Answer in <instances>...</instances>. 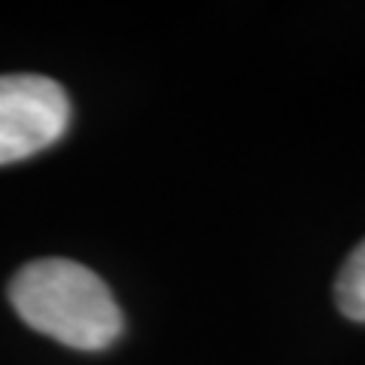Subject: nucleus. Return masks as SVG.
<instances>
[{"label":"nucleus","mask_w":365,"mask_h":365,"mask_svg":"<svg viewBox=\"0 0 365 365\" xmlns=\"http://www.w3.org/2000/svg\"><path fill=\"white\" fill-rule=\"evenodd\" d=\"M9 302L31 329L73 350H107L122 335L110 287L73 259L28 262L9 283Z\"/></svg>","instance_id":"f257e3e1"},{"label":"nucleus","mask_w":365,"mask_h":365,"mask_svg":"<svg viewBox=\"0 0 365 365\" xmlns=\"http://www.w3.org/2000/svg\"><path fill=\"white\" fill-rule=\"evenodd\" d=\"M335 302L338 311L347 319L365 323V241L344 259L335 280Z\"/></svg>","instance_id":"7ed1b4c3"},{"label":"nucleus","mask_w":365,"mask_h":365,"mask_svg":"<svg viewBox=\"0 0 365 365\" xmlns=\"http://www.w3.org/2000/svg\"><path fill=\"white\" fill-rule=\"evenodd\" d=\"M71 125V98L49 76H0V165L49 150Z\"/></svg>","instance_id":"f03ea898"}]
</instances>
